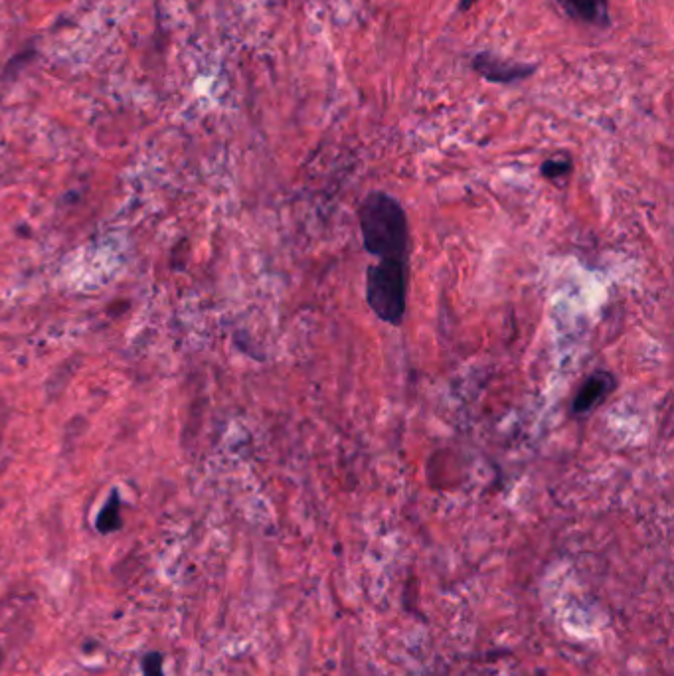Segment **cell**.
I'll return each instance as SVG.
<instances>
[{
  "label": "cell",
  "mask_w": 674,
  "mask_h": 676,
  "mask_svg": "<svg viewBox=\"0 0 674 676\" xmlns=\"http://www.w3.org/2000/svg\"><path fill=\"white\" fill-rule=\"evenodd\" d=\"M358 224L368 254L376 259L408 261V214L398 198L382 190L370 192L358 208Z\"/></svg>",
  "instance_id": "obj_1"
},
{
  "label": "cell",
  "mask_w": 674,
  "mask_h": 676,
  "mask_svg": "<svg viewBox=\"0 0 674 676\" xmlns=\"http://www.w3.org/2000/svg\"><path fill=\"white\" fill-rule=\"evenodd\" d=\"M366 301L372 313L394 327L406 317L408 261L378 259L366 271Z\"/></svg>",
  "instance_id": "obj_2"
},
{
  "label": "cell",
  "mask_w": 674,
  "mask_h": 676,
  "mask_svg": "<svg viewBox=\"0 0 674 676\" xmlns=\"http://www.w3.org/2000/svg\"><path fill=\"white\" fill-rule=\"evenodd\" d=\"M473 70L491 84H514L530 78L536 72V66L524 62H510L489 52H481L473 58Z\"/></svg>",
  "instance_id": "obj_3"
},
{
  "label": "cell",
  "mask_w": 674,
  "mask_h": 676,
  "mask_svg": "<svg viewBox=\"0 0 674 676\" xmlns=\"http://www.w3.org/2000/svg\"><path fill=\"white\" fill-rule=\"evenodd\" d=\"M615 388V378L607 370H597L593 372L590 378L582 384L578 390L574 402H572V412L574 416H586L590 414L593 408H597Z\"/></svg>",
  "instance_id": "obj_4"
},
{
  "label": "cell",
  "mask_w": 674,
  "mask_h": 676,
  "mask_svg": "<svg viewBox=\"0 0 674 676\" xmlns=\"http://www.w3.org/2000/svg\"><path fill=\"white\" fill-rule=\"evenodd\" d=\"M558 2L578 22L595 24V26L609 24L607 0H558Z\"/></svg>",
  "instance_id": "obj_5"
},
{
  "label": "cell",
  "mask_w": 674,
  "mask_h": 676,
  "mask_svg": "<svg viewBox=\"0 0 674 676\" xmlns=\"http://www.w3.org/2000/svg\"><path fill=\"white\" fill-rule=\"evenodd\" d=\"M95 526H97V530L101 534H109V532H115V530L121 528V503H119V495L117 493H113L109 497L107 505L101 508Z\"/></svg>",
  "instance_id": "obj_6"
},
{
  "label": "cell",
  "mask_w": 674,
  "mask_h": 676,
  "mask_svg": "<svg viewBox=\"0 0 674 676\" xmlns=\"http://www.w3.org/2000/svg\"><path fill=\"white\" fill-rule=\"evenodd\" d=\"M540 172L546 180L556 182V180H560V178H564L572 172V159L568 155H556V157L542 163Z\"/></svg>",
  "instance_id": "obj_7"
},
{
  "label": "cell",
  "mask_w": 674,
  "mask_h": 676,
  "mask_svg": "<svg viewBox=\"0 0 674 676\" xmlns=\"http://www.w3.org/2000/svg\"><path fill=\"white\" fill-rule=\"evenodd\" d=\"M143 673L145 676H165L163 675V657L159 653H149L143 659Z\"/></svg>",
  "instance_id": "obj_8"
},
{
  "label": "cell",
  "mask_w": 674,
  "mask_h": 676,
  "mask_svg": "<svg viewBox=\"0 0 674 676\" xmlns=\"http://www.w3.org/2000/svg\"><path fill=\"white\" fill-rule=\"evenodd\" d=\"M475 2H477V0H461V2H459V12H467L469 8L475 6Z\"/></svg>",
  "instance_id": "obj_9"
}]
</instances>
